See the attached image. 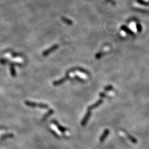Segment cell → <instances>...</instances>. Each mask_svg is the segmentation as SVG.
<instances>
[{"label":"cell","mask_w":149,"mask_h":149,"mask_svg":"<svg viewBox=\"0 0 149 149\" xmlns=\"http://www.w3.org/2000/svg\"><path fill=\"white\" fill-rule=\"evenodd\" d=\"M0 63L2 65H6V64H9L10 66V72L11 75H12V77H16V71L14 66H18L19 67L23 66V65L22 64L19 63H13V62L9 61V60L6 59H0Z\"/></svg>","instance_id":"cell-1"},{"label":"cell","mask_w":149,"mask_h":149,"mask_svg":"<svg viewBox=\"0 0 149 149\" xmlns=\"http://www.w3.org/2000/svg\"><path fill=\"white\" fill-rule=\"evenodd\" d=\"M24 103H25L26 106L30 107H39L40 108L43 109H47L49 108V106L47 104L41 103H38L30 102V101H25Z\"/></svg>","instance_id":"cell-2"},{"label":"cell","mask_w":149,"mask_h":149,"mask_svg":"<svg viewBox=\"0 0 149 149\" xmlns=\"http://www.w3.org/2000/svg\"><path fill=\"white\" fill-rule=\"evenodd\" d=\"M59 47V45L58 44H55V45H54L52 46L51 47H49V49H47V50H45V51H44L42 55L43 56H47L49 54H50V53H52V52L55 51V50H56L57 49H58Z\"/></svg>","instance_id":"cell-3"},{"label":"cell","mask_w":149,"mask_h":149,"mask_svg":"<svg viewBox=\"0 0 149 149\" xmlns=\"http://www.w3.org/2000/svg\"><path fill=\"white\" fill-rule=\"evenodd\" d=\"M6 51H7V53H10L13 58H25V56H24V55L23 54L17 53V52H14L13 51H12V50H6Z\"/></svg>","instance_id":"cell-4"},{"label":"cell","mask_w":149,"mask_h":149,"mask_svg":"<svg viewBox=\"0 0 149 149\" xmlns=\"http://www.w3.org/2000/svg\"><path fill=\"white\" fill-rule=\"evenodd\" d=\"M51 123L53 124H54L55 125H56V127L58 128V129L61 132H65L67 130V129L65 128L62 127L61 125H60V124L58 123V122H57L56 120H51Z\"/></svg>","instance_id":"cell-5"},{"label":"cell","mask_w":149,"mask_h":149,"mask_svg":"<svg viewBox=\"0 0 149 149\" xmlns=\"http://www.w3.org/2000/svg\"><path fill=\"white\" fill-rule=\"evenodd\" d=\"M13 136H14V135H13V134H12V133L4 134L1 136V140H4V139H6L11 138V137H13Z\"/></svg>","instance_id":"cell-6"},{"label":"cell","mask_w":149,"mask_h":149,"mask_svg":"<svg viewBox=\"0 0 149 149\" xmlns=\"http://www.w3.org/2000/svg\"><path fill=\"white\" fill-rule=\"evenodd\" d=\"M54 113V111L53 109H50V110H49L48 112H47V113H46L45 115L43 116V119H42V120L43 121L45 120L47 117H49V116L51 115L52 114Z\"/></svg>","instance_id":"cell-7"},{"label":"cell","mask_w":149,"mask_h":149,"mask_svg":"<svg viewBox=\"0 0 149 149\" xmlns=\"http://www.w3.org/2000/svg\"><path fill=\"white\" fill-rule=\"evenodd\" d=\"M50 132H51V133H52V134H53V135H54L55 137H58V138H59V136L58 134H57V133H56V132H55L54 130H53V129H50Z\"/></svg>","instance_id":"cell-8"}]
</instances>
